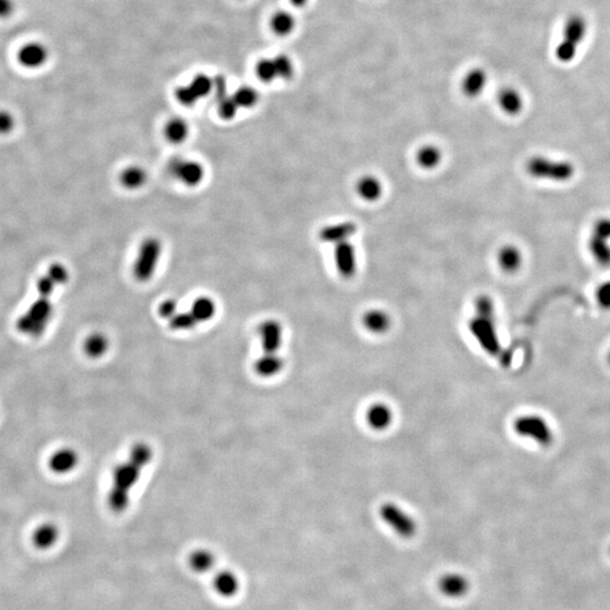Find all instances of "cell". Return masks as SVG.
Masks as SVG:
<instances>
[{
	"label": "cell",
	"instance_id": "6da1fadb",
	"mask_svg": "<svg viewBox=\"0 0 610 610\" xmlns=\"http://www.w3.org/2000/svg\"><path fill=\"white\" fill-rule=\"evenodd\" d=\"M586 32L588 23L584 16L573 14L566 20L563 29L562 39L555 50V57L560 63H569L575 59Z\"/></svg>",
	"mask_w": 610,
	"mask_h": 610
},
{
	"label": "cell",
	"instance_id": "7a4b0ae2",
	"mask_svg": "<svg viewBox=\"0 0 610 610\" xmlns=\"http://www.w3.org/2000/svg\"><path fill=\"white\" fill-rule=\"evenodd\" d=\"M527 172L536 179L565 182L574 176V167L570 162L554 161L551 158L536 156L528 161Z\"/></svg>",
	"mask_w": 610,
	"mask_h": 610
},
{
	"label": "cell",
	"instance_id": "3957f363",
	"mask_svg": "<svg viewBox=\"0 0 610 610\" xmlns=\"http://www.w3.org/2000/svg\"><path fill=\"white\" fill-rule=\"evenodd\" d=\"M162 254V243L158 238L151 236L142 242L134 264V276L142 283L148 282L158 268Z\"/></svg>",
	"mask_w": 610,
	"mask_h": 610
},
{
	"label": "cell",
	"instance_id": "277c9868",
	"mask_svg": "<svg viewBox=\"0 0 610 610\" xmlns=\"http://www.w3.org/2000/svg\"><path fill=\"white\" fill-rule=\"evenodd\" d=\"M295 74L293 60L286 54H277L273 58H265L257 63L256 75L262 83H273L278 81H289Z\"/></svg>",
	"mask_w": 610,
	"mask_h": 610
},
{
	"label": "cell",
	"instance_id": "5b68a950",
	"mask_svg": "<svg viewBox=\"0 0 610 610\" xmlns=\"http://www.w3.org/2000/svg\"><path fill=\"white\" fill-rule=\"evenodd\" d=\"M514 431L520 436L536 441L542 447H549L554 441L551 426L538 415H526L519 417L514 422Z\"/></svg>",
	"mask_w": 610,
	"mask_h": 610
},
{
	"label": "cell",
	"instance_id": "8992f818",
	"mask_svg": "<svg viewBox=\"0 0 610 610\" xmlns=\"http://www.w3.org/2000/svg\"><path fill=\"white\" fill-rule=\"evenodd\" d=\"M469 329L473 338L478 342L488 354L497 355L501 351L500 340L497 337L493 317L478 316L471 320Z\"/></svg>",
	"mask_w": 610,
	"mask_h": 610
},
{
	"label": "cell",
	"instance_id": "52a82bcc",
	"mask_svg": "<svg viewBox=\"0 0 610 610\" xmlns=\"http://www.w3.org/2000/svg\"><path fill=\"white\" fill-rule=\"evenodd\" d=\"M382 520L402 538H411L416 533L417 524L414 519L397 504L386 503L380 509Z\"/></svg>",
	"mask_w": 610,
	"mask_h": 610
},
{
	"label": "cell",
	"instance_id": "ba28073f",
	"mask_svg": "<svg viewBox=\"0 0 610 610\" xmlns=\"http://www.w3.org/2000/svg\"><path fill=\"white\" fill-rule=\"evenodd\" d=\"M171 176L187 187H197L203 181L205 170L199 162L173 158L167 165Z\"/></svg>",
	"mask_w": 610,
	"mask_h": 610
},
{
	"label": "cell",
	"instance_id": "9c48e42d",
	"mask_svg": "<svg viewBox=\"0 0 610 610\" xmlns=\"http://www.w3.org/2000/svg\"><path fill=\"white\" fill-rule=\"evenodd\" d=\"M334 264L337 274L344 280H351L358 274V251L351 240L334 245Z\"/></svg>",
	"mask_w": 610,
	"mask_h": 610
},
{
	"label": "cell",
	"instance_id": "30bf717a",
	"mask_svg": "<svg viewBox=\"0 0 610 610\" xmlns=\"http://www.w3.org/2000/svg\"><path fill=\"white\" fill-rule=\"evenodd\" d=\"M16 58L24 68L39 69L48 61L49 50L42 42H26L18 49Z\"/></svg>",
	"mask_w": 610,
	"mask_h": 610
},
{
	"label": "cell",
	"instance_id": "8fae6325",
	"mask_svg": "<svg viewBox=\"0 0 610 610\" xmlns=\"http://www.w3.org/2000/svg\"><path fill=\"white\" fill-rule=\"evenodd\" d=\"M358 232V225L351 220L337 222V223L328 224L321 227L318 233L320 241L325 243L336 244L342 242L349 241L355 233Z\"/></svg>",
	"mask_w": 610,
	"mask_h": 610
},
{
	"label": "cell",
	"instance_id": "7c38bea8",
	"mask_svg": "<svg viewBox=\"0 0 610 610\" xmlns=\"http://www.w3.org/2000/svg\"><path fill=\"white\" fill-rule=\"evenodd\" d=\"M354 191L364 203L374 204L383 197L384 185L379 176L367 173L356 180Z\"/></svg>",
	"mask_w": 610,
	"mask_h": 610
},
{
	"label": "cell",
	"instance_id": "4fadbf2b",
	"mask_svg": "<svg viewBox=\"0 0 610 610\" xmlns=\"http://www.w3.org/2000/svg\"><path fill=\"white\" fill-rule=\"evenodd\" d=\"M488 84V75L485 69L473 67L462 76L460 90L468 98H476L482 96Z\"/></svg>",
	"mask_w": 610,
	"mask_h": 610
},
{
	"label": "cell",
	"instance_id": "5bb4252c",
	"mask_svg": "<svg viewBox=\"0 0 610 610\" xmlns=\"http://www.w3.org/2000/svg\"><path fill=\"white\" fill-rule=\"evenodd\" d=\"M213 588L220 598H234L241 589V581L236 572L220 570L213 579Z\"/></svg>",
	"mask_w": 610,
	"mask_h": 610
},
{
	"label": "cell",
	"instance_id": "9a60e30c",
	"mask_svg": "<svg viewBox=\"0 0 610 610\" xmlns=\"http://www.w3.org/2000/svg\"><path fill=\"white\" fill-rule=\"evenodd\" d=\"M260 340L265 353H277L283 342V327L277 320H266L259 327Z\"/></svg>",
	"mask_w": 610,
	"mask_h": 610
},
{
	"label": "cell",
	"instance_id": "2e32d148",
	"mask_svg": "<svg viewBox=\"0 0 610 610\" xmlns=\"http://www.w3.org/2000/svg\"><path fill=\"white\" fill-rule=\"evenodd\" d=\"M439 589L449 598H462L471 589V582L459 573H449L439 581Z\"/></svg>",
	"mask_w": 610,
	"mask_h": 610
},
{
	"label": "cell",
	"instance_id": "e0dca14e",
	"mask_svg": "<svg viewBox=\"0 0 610 610\" xmlns=\"http://www.w3.org/2000/svg\"><path fill=\"white\" fill-rule=\"evenodd\" d=\"M417 167L424 171H433L443 161V152L434 144H424L416 149L414 155Z\"/></svg>",
	"mask_w": 610,
	"mask_h": 610
},
{
	"label": "cell",
	"instance_id": "ac0fdd59",
	"mask_svg": "<svg viewBox=\"0 0 610 610\" xmlns=\"http://www.w3.org/2000/svg\"><path fill=\"white\" fill-rule=\"evenodd\" d=\"M142 473V468L132 464L130 460L116 466L114 471V486L130 491L137 484Z\"/></svg>",
	"mask_w": 610,
	"mask_h": 610
},
{
	"label": "cell",
	"instance_id": "d6986e66",
	"mask_svg": "<svg viewBox=\"0 0 610 610\" xmlns=\"http://www.w3.org/2000/svg\"><path fill=\"white\" fill-rule=\"evenodd\" d=\"M390 314L382 309H369L362 316V323L366 330L375 335L386 334L391 328Z\"/></svg>",
	"mask_w": 610,
	"mask_h": 610
},
{
	"label": "cell",
	"instance_id": "ffe728a7",
	"mask_svg": "<svg viewBox=\"0 0 610 610\" xmlns=\"http://www.w3.org/2000/svg\"><path fill=\"white\" fill-rule=\"evenodd\" d=\"M497 105L508 116H517L524 109V98L513 87H504L497 94Z\"/></svg>",
	"mask_w": 610,
	"mask_h": 610
},
{
	"label": "cell",
	"instance_id": "44dd1931",
	"mask_svg": "<svg viewBox=\"0 0 610 610\" xmlns=\"http://www.w3.org/2000/svg\"><path fill=\"white\" fill-rule=\"evenodd\" d=\"M497 265L506 274H514L522 266V253L514 245H504L497 252Z\"/></svg>",
	"mask_w": 610,
	"mask_h": 610
},
{
	"label": "cell",
	"instance_id": "7402d4cb",
	"mask_svg": "<svg viewBox=\"0 0 610 610\" xmlns=\"http://www.w3.org/2000/svg\"><path fill=\"white\" fill-rule=\"evenodd\" d=\"M77 464V453L69 448L58 450L49 460L51 471L54 473H61V475L74 471Z\"/></svg>",
	"mask_w": 610,
	"mask_h": 610
},
{
	"label": "cell",
	"instance_id": "603a6c76",
	"mask_svg": "<svg viewBox=\"0 0 610 610\" xmlns=\"http://www.w3.org/2000/svg\"><path fill=\"white\" fill-rule=\"evenodd\" d=\"M392 411L389 406L384 405L381 402L371 406L366 413V420L369 427H372L375 431H383L388 429L392 422Z\"/></svg>",
	"mask_w": 610,
	"mask_h": 610
},
{
	"label": "cell",
	"instance_id": "cb8c5ba5",
	"mask_svg": "<svg viewBox=\"0 0 610 610\" xmlns=\"http://www.w3.org/2000/svg\"><path fill=\"white\" fill-rule=\"evenodd\" d=\"M188 563L192 571L199 574H206L214 571L216 566V557L212 551L206 548H198L189 555Z\"/></svg>",
	"mask_w": 610,
	"mask_h": 610
},
{
	"label": "cell",
	"instance_id": "d4e9b609",
	"mask_svg": "<svg viewBox=\"0 0 610 610\" xmlns=\"http://www.w3.org/2000/svg\"><path fill=\"white\" fill-rule=\"evenodd\" d=\"M59 536V529L54 524H43L33 533V544L39 549L47 551L57 544Z\"/></svg>",
	"mask_w": 610,
	"mask_h": 610
},
{
	"label": "cell",
	"instance_id": "484cf974",
	"mask_svg": "<svg viewBox=\"0 0 610 610\" xmlns=\"http://www.w3.org/2000/svg\"><path fill=\"white\" fill-rule=\"evenodd\" d=\"M283 360L277 355V353H265L254 363V371L260 376L270 378L278 374L283 369Z\"/></svg>",
	"mask_w": 610,
	"mask_h": 610
},
{
	"label": "cell",
	"instance_id": "4316f807",
	"mask_svg": "<svg viewBox=\"0 0 610 610\" xmlns=\"http://www.w3.org/2000/svg\"><path fill=\"white\" fill-rule=\"evenodd\" d=\"M296 18L287 10H278L270 18V29L278 36H287L294 32Z\"/></svg>",
	"mask_w": 610,
	"mask_h": 610
},
{
	"label": "cell",
	"instance_id": "83f0119b",
	"mask_svg": "<svg viewBox=\"0 0 610 610\" xmlns=\"http://www.w3.org/2000/svg\"><path fill=\"white\" fill-rule=\"evenodd\" d=\"M120 183L125 189L136 190L143 187L147 181V173L143 167L138 165H130L121 171L119 176Z\"/></svg>",
	"mask_w": 610,
	"mask_h": 610
},
{
	"label": "cell",
	"instance_id": "f1b7e54d",
	"mask_svg": "<svg viewBox=\"0 0 610 610\" xmlns=\"http://www.w3.org/2000/svg\"><path fill=\"white\" fill-rule=\"evenodd\" d=\"M189 135V125L187 121L180 116L172 118L167 122L164 127V136L170 143L181 144L185 142Z\"/></svg>",
	"mask_w": 610,
	"mask_h": 610
},
{
	"label": "cell",
	"instance_id": "f546056e",
	"mask_svg": "<svg viewBox=\"0 0 610 610\" xmlns=\"http://www.w3.org/2000/svg\"><path fill=\"white\" fill-rule=\"evenodd\" d=\"M190 312L198 323L209 321L211 319L214 318L216 304L208 296H200L197 298L191 305Z\"/></svg>",
	"mask_w": 610,
	"mask_h": 610
},
{
	"label": "cell",
	"instance_id": "4dcf8cb0",
	"mask_svg": "<svg viewBox=\"0 0 610 610\" xmlns=\"http://www.w3.org/2000/svg\"><path fill=\"white\" fill-rule=\"evenodd\" d=\"M608 242H609L608 240L599 238L595 234H593L590 238V252L593 254V259L602 267H609L610 266V244Z\"/></svg>",
	"mask_w": 610,
	"mask_h": 610
},
{
	"label": "cell",
	"instance_id": "1f68e13d",
	"mask_svg": "<svg viewBox=\"0 0 610 610\" xmlns=\"http://www.w3.org/2000/svg\"><path fill=\"white\" fill-rule=\"evenodd\" d=\"M107 349H109V340L102 333L91 334L84 342L85 354L92 358H102L107 353Z\"/></svg>",
	"mask_w": 610,
	"mask_h": 610
},
{
	"label": "cell",
	"instance_id": "d6a6232c",
	"mask_svg": "<svg viewBox=\"0 0 610 610\" xmlns=\"http://www.w3.org/2000/svg\"><path fill=\"white\" fill-rule=\"evenodd\" d=\"M232 96L240 109H251L259 102V93L251 86L238 87Z\"/></svg>",
	"mask_w": 610,
	"mask_h": 610
},
{
	"label": "cell",
	"instance_id": "836d02e7",
	"mask_svg": "<svg viewBox=\"0 0 610 610\" xmlns=\"http://www.w3.org/2000/svg\"><path fill=\"white\" fill-rule=\"evenodd\" d=\"M129 501L130 500H129L128 491L112 486L109 496H107V503L114 512H123L128 508Z\"/></svg>",
	"mask_w": 610,
	"mask_h": 610
},
{
	"label": "cell",
	"instance_id": "e575fe53",
	"mask_svg": "<svg viewBox=\"0 0 610 610\" xmlns=\"http://www.w3.org/2000/svg\"><path fill=\"white\" fill-rule=\"evenodd\" d=\"M195 96L198 100L206 98L209 93L214 91V78H211L205 74L197 75L196 77L189 84Z\"/></svg>",
	"mask_w": 610,
	"mask_h": 610
},
{
	"label": "cell",
	"instance_id": "d590c367",
	"mask_svg": "<svg viewBox=\"0 0 610 610\" xmlns=\"http://www.w3.org/2000/svg\"><path fill=\"white\" fill-rule=\"evenodd\" d=\"M152 457L153 451L148 444L137 443L135 444L132 449H131L128 460H130L132 464L143 469L145 466H147L151 462Z\"/></svg>",
	"mask_w": 610,
	"mask_h": 610
},
{
	"label": "cell",
	"instance_id": "8d00e7d4",
	"mask_svg": "<svg viewBox=\"0 0 610 610\" xmlns=\"http://www.w3.org/2000/svg\"><path fill=\"white\" fill-rule=\"evenodd\" d=\"M197 325L198 322L191 312H176L170 319V327L173 330H190Z\"/></svg>",
	"mask_w": 610,
	"mask_h": 610
},
{
	"label": "cell",
	"instance_id": "74e56055",
	"mask_svg": "<svg viewBox=\"0 0 610 610\" xmlns=\"http://www.w3.org/2000/svg\"><path fill=\"white\" fill-rule=\"evenodd\" d=\"M218 114H220V118L224 120L234 119V116H236L238 110L240 109L236 105V100L233 98L232 96H229V94L218 100Z\"/></svg>",
	"mask_w": 610,
	"mask_h": 610
},
{
	"label": "cell",
	"instance_id": "f35d334b",
	"mask_svg": "<svg viewBox=\"0 0 610 610\" xmlns=\"http://www.w3.org/2000/svg\"><path fill=\"white\" fill-rule=\"evenodd\" d=\"M176 101L185 107H192V105H196L197 102L199 101L189 85L178 87L176 90Z\"/></svg>",
	"mask_w": 610,
	"mask_h": 610
},
{
	"label": "cell",
	"instance_id": "ab89813d",
	"mask_svg": "<svg viewBox=\"0 0 610 610\" xmlns=\"http://www.w3.org/2000/svg\"><path fill=\"white\" fill-rule=\"evenodd\" d=\"M476 310L478 316L493 317V313H494L493 301L488 296L482 295L476 300Z\"/></svg>",
	"mask_w": 610,
	"mask_h": 610
},
{
	"label": "cell",
	"instance_id": "60d3db41",
	"mask_svg": "<svg viewBox=\"0 0 610 610\" xmlns=\"http://www.w3.org/2000/svg\"><path fill=\"white\" fill-rule=\"evenodd\" d=\"M593 234L610 241V218H600L593 227Z\"/></svg>",
	"mask_w": 610,
	"mask_h": 610
},
{
	"label": "cell",
	"instance_id": "b9f144b4",
	"mask_svg": "<svg viewBox=\"0 0 610 610\" xmlns=\"http://www.w3.org/2000/svg\"><path fill=\"white\" fill-rule=\"evenodd\" d=\"M178 303H176V300H173V298H167L163 303L160 305V309H158V312H160V316L164 319H169L170 320L174 314H176L178 311Z\"/></svg>",
	"mask_w": 610,
	"mask_h": 610
},
{
	"label": "cell",
	"instance_id": "7bdbcfd3",
	"mask_svg": "<svg viewBox=\"0 0 610 610\" xmlns=\"http://www.w3.org/2000/svg\"><path fill=\"white\" fill-rule=\"evenodd\" d=\"M597 300L600 307L604 309H610V282L599 286L597 291Z\"/></svg>",
	"mask_w": 610,
	"mask_h": 610
},
{
	"label": "cell",
	"instance_id": "ee69618b",
	"mask_svg": "<svg viewBox=\"0 0 610 610\" xmlns=\"http://www.w3.org/2000/svg\"><path fill=\"white\" fill-rule=\"evenodd\" d=\"M15 10V3L13 0H0V20L8 18Z\"/></svg>",
	"mask_w": 610,
	"mask_h": 610
},
{
	"label": "cell",
	"instance_id": "f6af8a7d",
	"mask_svg": "<svg viewBox=\"0 0 610 610\" xmlns=\"http://www.w3.org/2000/svg\"><path fill=\"white\" fill-rule=\"evenodd\" d=\"M14 123L12 116L6 111H0V132H7L10 130Z\"/></svg>",
	"mask_w": 610,
	"mask_h": 610
},
{
	"label": "cell",
	"instance_id": "bcb514c9",
	"mask_svg": "<svg viewBox=\"0 0 610 610\" xmlns=\"http://www.w3.org/2000/svg\"><path fill=\"white\" fill-rule=\"evenodd\" d=\"M289 3H292L295 8H302V7L307 6L309 0H289Z\"/></svg>",
	"mask_w": 610,
	"mask_h": 610
},
{
	"label": "cell",
	"instance_id": "7dc6e473",
	"mask_svg": "<svg viewBox=\"0 0 610 610\" xmlns=\"http://www.w3.org/2000/svg\"><path fill=\"white\" fill-rule=\"evenodd\" d=\"M608 362H609V364H610V351H609V355H608Z\"/></svg>",
	"mask_w": 610,
	"mask_h": 610
}]
</instances>
